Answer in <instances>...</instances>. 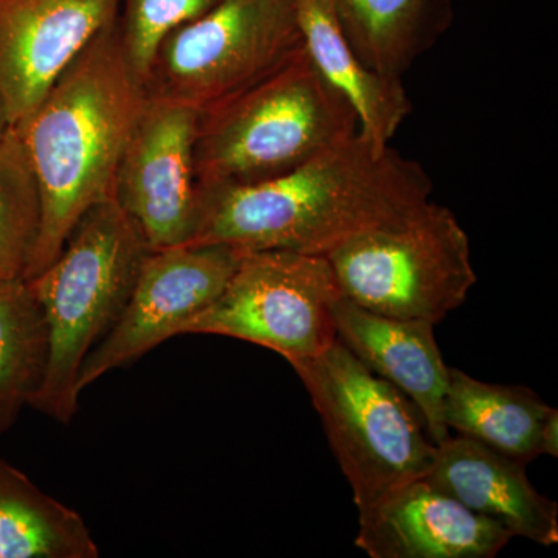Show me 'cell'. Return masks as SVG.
Returning <instances> with one entry per match:
<instances>
[{
	"instance_id": "6da1fadb",
	"label": "cell",
	"mask_w": 558,
	"mask_h": 558,
	"mask_svg": "<svg viewBox=\"0 0 558 558\" xmlns=\"http://www.w3.org/2000/svg\"><path fill=\"white\" fill-rule=\"evenodd\" d=\"M432 193V179L417 161L357 132L281 178L197 186L186 244L326 256L359 234L405 226Z\"/></svg>"
},
{
	"instance_id": "7a4b0ae2",
	"label": "cell",
	"mask_w": 558,
	"mask_h": 558,
	"mask_svg": "<svg viewBox=\"0 0 558 558\" xmlns=\"http://www.w3.org/2000/svg\"><path fill=\"white\" fill-rule=\"evenodd\" d=\"M148 101L117 20L65 65L38 105L14 124L40 196V229L24 279L60 255L78 220L113 199L124 150Z\"/></svg>"
},
{
	"instance_id": "3957f363",
	"label": "cell",
	"mask_w": 558,
	"mask_h": 558,
	"mask_svg": "<svg viewBox=\"0 0 558 558\" xmlns=\"http://www.w3.org/2000/svg\"><path fill=\"white\" fill-rule=\"evenodd\" d=\"M357 132L351 102L304 50L266 78L199 112L197 186L281 178Z\"/></svg>"
},
{
	"instance_id": "277c9868",
	"label": "cell",
	"mask_w": 558,
	"mask_h": 558,
	"mask_svg": "<svg viewBox=\"0 0 558 558\" xmlns=\"http://www.w3.org/2000/svg\"><path fill=\"white\" fill-rule=\"evenodd\" d=\"M149 250L134 220L109 199L90 208L53 263L27 279L50 332L46 379L28 407L62 425L73 421L81 366L126 307Z\"/></svg>"
},
{
	"instance_id": "5b68a950",
	"label": "cell",
	"mask_w": 558,
	"mask_h": 558,
	"mask_svg": "<svg viewBox=\"0 0 558 558\" xmlns=\"http://www.w3.org/2000/svg\"><path fill=\"white\" fill-rule=\"evenodd\" d=\"M290 366L310 392L359 510L427 475L438 446L421 413L339 340L317 357Z\"/></svg>"
},
{
	"instance_id": "8992f818",
	"label": "cell",
	"mask_w": 558,
	"mask_h": 558,
	"mask_svg": "<svg viewBox=\"0 0 558 558\" xmlns=\"http://www.w3.org/2000/svg\"><path fill=\"white\" fill-rule=\"evenodd\" d=\"M326 259L343 296L363 310L435 326L478 281L468 233L453 211L433 201L405 226L359 234Z\"/></svg>"
},
{
	"instance_id": "52a82bcc",
	"label": "cell",
	"mask_w": 558,
	"mask_h": 558,
	"mask_svg": "<svg viewBox=\"0 0 558 558\" xmlns=\"http://www.w3.org/2000/svg\"><path fill=\"white\" fill-rule=\"evenodd\" d=\"M303 51L293 0H220L161 39L145 87L149 97L202 112Z\"/></svg>"
},
{
	"instance_id": "ba28073f",
	"label": "cell",
	"mask_w": 558,
	"mask_h": 558,
	"mask_svg": "<svg viewBox=\"0 0 558 558\" xmlns=\"http://www.w3.org/2000/svg\"><path fill=\"white\" fill-rule=\"evenodd\" d=\"M343 296L326 256L289 250L242 253L218 299L180 329L248 341L289 363L337 341L333 306Z\"/></svg>"
},
{
	"instance_id": "9c48e42d",
	"label": "cell",
	"mask_w": 558,
	"mask_h": 558,
	"mask_svg": "<svg viewBox=\"0 0 558 558\" xmlns=\"http://www.w3.org/2000/svg\"><path fill=\"white\" fill-rule=\"evenodd\" d=\"M241 256L240 250L222 244L149 250L126 307L81 366L80 395L110 371L180 336L190 318L218 299Z\"/></svg>"
},
{
	"instance_id": "30bf717a",
	"label": "cell",
	"mask_w": 558,
	"mask_h": 558,
	"mask_svg": "<svg viewBox=\"0 0 558 558\" xmlns=\"http://www.w3.org/2000/svg\"><path fill=\"white\" fill-rule=\"evenodd\" d=\"M197 120L199 110L148 95L121 159L113 199L150 250L186 244L193 236Z\"/></svg>"
},
{
	"instance_id": "8fae6325",
	"label": "cell",
	"mask_w": 558,
	"mask_h": 558,
	"mask_svg": "<svg viewBox=\"0 0 558 558\" xmlns=\"http://www.w3.org/2000/svg\"><path fill=\"white\" fill-rule=\"evenodd\" d=\"M120 0H0V97L11 128L38 105L92 38L117 20Z\"/></svg>"
},
{
	"instance_id": "7c38bea8",
	"label": "cell",
	"mask_w": 558,
	"mask_h": 558,
	"mask_svg": "<svg viewBox=\"0 0 558 558\" xmlns=\"http://www.w3.org/2000/svg\"><path fill=\"white\" fill-rule=\"evenodd\" d=\"M513 535L425 478L359 510L355 546L371 558H494Z\"/></svg>"
},
{
	"instance_id": "4fadbf2b",
	"label": "cell",
	"mask_w": 558,
	"mask_h": 558,
	"mask_svg": "<svg viewBox=\"0 0 558 558\" xmlns=\"http://www.w3.org/2000/svg\"><path fill=\"white\" fill-rule=\"evenodd\" d=\"M337 340L371 373L413 402L436 446L450 438L442 421L450 368L424 319L384 317L341 296L333 306Z\"/></svg>"
},
{
	"instance_id": "5bb4252c",
	"label": "cell",
	"mask_w": 558,
	"mask_h": 558,
	"mask_svg": "<svg viewBox=\"0 0 558 558\" xmlns=\"http://www.w3.org/2000/svg\"><path fill=\"white\" fill-rule=\"evenodd\" d=\"M424 478L472 512L498 521L513 537L542 546L558 542L557 502L534 487L526 465L478 440L461 435L444 440Z\"/></svg>"
},
{
	"instance_id": "9a60e30c",
	"label": "cell",
	"mask_w": 558,
	"mask_h": 558,
	"mask_svg": "<svg viewBox=\"0 0 558 558\" xmlns=\"http://www.w3.org/2000/svg\"><path fill=\"white\" fill-rule=\"evenodd\" d=\"M304 50L323 76L344 95L359 117V134L376 145H391L413 102L403 80L366 68L337 21L332 0H293Z\"/></svg>"
},
{
	"instance_id": "2e32d148",
	"label": "cell",
	"mask_w": 558,
	"mask_h": 558,
	"mask_svg": "<svg viewBox=\"0 0 558 558\" xmlns=\"http://www.w3.org/2000/svg\"><path fill=\"white\" fill-rule=\"evenodd\" d=\"M341 32L366 68L403 80L453 24L451 0H332Z\"/></svg>"
},
{
	"instance_id": "e0dca14e",
	"label": "cell",
	"mask_w": 558,
	"mask_h": 558,
	"mask_svg": "<svg viewBox=\"0 0 558 558\" xmlns=\"http://www.w3.org/2000/svg\"><path fill=\"white\" fill-rule=\"evenodd\" d=\"M553 407L519 385L487 384L450 368L442 421L458 435L529 465L542 457V435Z\"/></svg>"
},
{
	"instance_id": "ac0fdd59",
	"label": "cell",
	"mask_w": 558,
	"mask_h": 558,
	"mask_svg": "<svg viewBox=\"0 0 558 558\" xmlns=\"http://www.w3.org/2000/svg\"><path fill=\"white\" fill-rule=\"evenodd\" d=\"M97 557L83 517L0 459V558Z\"/></svg>"
},
{
	"instance_id": "d6986e66",
	"label": "cell",
	"mask_w": 558,
	"mask_h": 558,
	"mask_svg": "<svg viewBox=\"0 0 558 558\" xmlns=\"http://www.w3.org/2000/svg\"><path fill=\"white\" fill-rule=\"evenodd\" d=\"M49 355V323L31 281L0 279V435L43 387Z\"/></svg>"
},
{
	"instance_id": "ffe728a7",
	"label": "cell",
	"mask_w": 558,
	"mask_h": 558,
	"mask_svg": "<svg viewBox=\"0 0 558 558\" xmlns=\"http://www.w3.org/2000/svg\"><path fill=\"white\" fill-rule=\"evenodd\" d=\"M40 229L35 172L13 128L0 140V274L24 278Z\"/></svg>"
},
{
	"instance_id": "44dd1931",
	"label": "cell",
	"mask_w": 558,
	"mask_h": 558,
	"mask_svg": "<svg viewBox=\"0 0 558 558\" xmlns=\"http://www.w3.org/2000/svg\"><path fill=\"white\" fill-rule=\"evenodd\" d=\"M220 0H120L117 25L132 69L145 83L165 36L201 17Z\"/></svg>"
},
{
	"instance_id": "7402d4cb",
	"label": "cell",
	"mask_w": 558,
	"mask_h": 558,
	"mask_svg": "<svg viewBox=\"0 0 558 558\" xmlns=\"http://www.w3.org/2000/svg\"><path fill=\"white\" fill-rule=\"evenodd\" d=\"M542 454L558 457V411L556 409L549 414L545 428H543Z\"/></svg>"
},
{
	"instance_id": "603a6c76",
	"label": "cell",
	"mask_w": 558,
	"mask_h": 558,
	"mask_svg": "<svg viewBox=\"0 0 558 558\" xmlns=\"http://www.w3.org/2000/svg\"><path fill=\"white\" fill-rule=\"evenodd\" d=\"M11 130L9 112H7L5 102L0 97V140L5 137L7 132Z\"/></svg>"
},
{
	"instance_id": "cb8c5ba5",
	"label": "cell",
	"mask_w": 558,
	"mask_h": 558,
	"mask_svg": "<svg viewBox=\"0 0 558 558\" xmlns=\"http://www.w3.org/2000/svg\"><path fill=\"white\" fill-rule=\"evenodd\" d=\"M2 278H3V277H2V274H0V279H2Z\"/></svg>"
}]
</instances>
